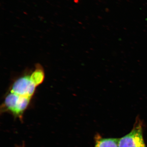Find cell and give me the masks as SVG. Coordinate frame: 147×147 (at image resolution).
<instances>
[{
	"label": "cell",
	"instance_id": "1",
	"mask_svg": "<svg viewBox=\"0 0 147 147\" xmlns=\"http://www.w3.org/2000/svg\"><path fill=\"white\" fill-rule=\"evenodd\" d=\"M45 71L40 64L26 69L12 79L4 94L1 110L22 118L30 107L37 90L45 79Z\"/></svg>",
	"mask_w": 147,
	"mask_h": 147
},
{
	"label": "cell",
	"instance_id": "2",
	"mask_svg": "<svg viewBox=\"0 0 147 147\" xmlns=\"http://www.w3.org/2000/svg\"><path fill=\"white\" fill-rule=\"evenodd\" d=\"M143 124L137 119L130 132L119 139L118 147H147L143 137Z\"/></svg>",
	"mask_w": 147,
	"mask_h": 147
},
{
	"label": "cell",
	"instance_id": "3",
	"mask_svg": "<svg viewBox=\"0 0 147 147\" xmlns=\"http://www.w3.org/2000/svg\"><path fill=\"white\" fill-rule=\"evenodd\" d=\"M119 139L103 138L99 134L95 137L94 147H118Z\"/></svg>",
	"mask_w": 147,
	"mask_h": 147
}]
</instances>
